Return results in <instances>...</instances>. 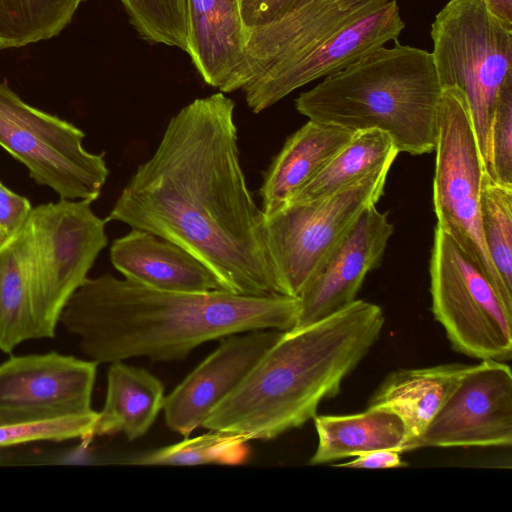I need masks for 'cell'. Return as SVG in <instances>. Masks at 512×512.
<instances>
[{
  "label": "cell",
  "instance_id": "obj_33",
  "mask_svg": "<svg viewBox=\"0 0 512 512\" xmlns=\"http://www.w3.org/2000/svg\"><path fill=\"white\" fill-rule=\"evenodd\" d=\"M406 465L407 463L401 458V452L390 449L370 451L356 456L355 459L349 462L335 464L339 467L368 469L398 468Z\"/></svg>",
  "mask_w": 512,
  "mask_h": 512
},
{
  "label": "cell",
  "instance_id": "obj_25",
  "mask_svg": "<svg viewBox=\"0 0 512 512\" xmlns=\"http://www.w3.org/2000/svg\"><path fill=\"white\" fill-rule=\"evenodd\" d=\"M85 0H0V49L57 36Z\"/></svg>",
  "mask_w": 512,
  "mask_h": 512
},
{
  "label": "cell",
  "instance_id": "obj_19",
  "mask_svg": "<svg viewBox=\"0 0 512 512\" xmlns=\"http://www.w3.org/2000/svg\"><path fill=\"white\" fill-rule=\"evenodd\" d=\"M346 128L309 120L291 134L264 173L260 188L265 218L282 210L354 137Z\"/></svg>",
  "mask_w": 512,
  "mask_h": 512
},
{
  "label": "cell",
  "instance_id": "obj_36",
  "mask_svg": "<svg viewBox=\"0 0 512 512\" xmlns=\"http://www.w3.org/2000/svg\"><path fill=\"white\" fill-rule=\"evenodd\" d=\"M3 242L2 240V237H1V231H0V244Z\"/></svg>",
  "mask_w": 512,
  "mask_h": 512
},
{
  "label": "cell",
  "instance_id": "obj_24",
  "mask_svg": "<svg viewBox=\"0 0 512 512\" xmlns=\"http://www.w3.org/2000/svg\"><path fill=\"white\" fill-rule=\"evenodd\" d=\"M398 154L387 133L378 129L358 131L288 204L328 197L383 165L393 164Z\"/></svg>",
  "mask_w": 512,
  "mask_h": 512
},
{
  "label": "cell",
  "instance_id": "obj_32",
  "mask_svg": "<svg viewBox=\"0 0 512 512\" xmlns=\"http://www.w3.org/2000/svg\"><path fill=\"white\" fill-rule=\"evenodd\" d=\"M32 208L26 197L14 193L0 182V231L3 241L25 224Z\"/></svg>",
  "mask_w": 512,
  "mask_h": 512
},
{
  "label": "cell",
  "instance_id": "obj_6",
  "mask_svg": "<svg viewBox=\"0 0 512 512\" xmlns=\"http://www.w3.org/2000/svg\"><path fill=\"white\" fill-rule=\"evenodd\" d=\"M91 203L60 198L40 204L25 223L37 339L54 338L64 307L107 246L106 220Z\"/></svg>",
  "mask_w": 512,
  "mask_h": 512
},
{
  "label": "cell",
  "instance_id": "obj_3",
  "mask_svg": "<svg viewBox=\"0 0 512 512\" xmlns=\"http://www.w3.org/2000/svg\"><path fill=\"white\" fill-rule=\"evenodd\" d=\"M384 324L380 306L356 299L320 321L283 332L201 427L271 440L303 426L322 400L340 392Z\"/></svg>",
  "mask_w": 512,
  "mask_h": 512
},
{
  "label": "cell",
  "instance_id": "obj_15",
  "mask_svg": "<svg viewBox=\"0 0 512 512\" xmlns=\"http://www.w3.org/2000/svg\"><path fill=\"white\" fill-rule=\"evenodd\" d=\"M274 329L229 335L164 398L167 426L188 437L281 337Z\"/></svg>",
  "mask_w": 512,
  "mask_h": 512
},
{
  "label": "cell",
  "instance_id": "obj_35",
  "mask_svg": "<svg viewBox=\"0 0 512 512\" xmlns=\"http://www.w3.org/2000/svg\"><path fill=\"white\" fill-rule=\"evenodd\" d=\"M371 0H336L338 8L342 11L355 9Z\"/></svg>",
  "mask_w": 512,
  "mask_h": 512
},
{
  "label": "cell",
  "instance_id": "obj_21",
  "mask_svg": "<svg viewBox=\"0 0 512 512\" xmlns=\"http://www.w3.org/2000/svg\"><path fill=\"white\" fill-rule=\"evenodd\" d=\"M110 364L105 403L93 436L123 433L132 441L148 432L163 409L164 386L144 368L124 361Z\"/></svg>",
  "mask_w": 512,
  "mask_h": 512
},
{
  "label": "cell",
  "instance_id": "obj_8",
  "mask_svg": "<svg viewBox=\"0 0 512 512\" xmlns=\"http://www.w3.org/2000/svg\"><path fill=\"white\" fill-rule=\"evenodd\" d=\"M391 166L328 197L291 203L265 218V244L279 294L299 297L360 214L380 200Z\"/></svg>",
  "mask_w": 512,
  "mask_h": 512
},
{
  "label": "cell",
  "instance_id": "obj_18",
  "mask_svg": "<svg viewBox=\"0 0 512 512\" xmlns=\"http://www.w3.org/2000/svg\"><path fill=\"white\" fill-rule=\"evenodd\" d=\"M110 260L125 279L152 289L184 293L227 291L194 255L143 230L132 229L115 239Z\"/></svg>",
  "mask_w": 512,
  "mask_h": 512
},
{
  "label": "cell",
  "instance_id": "obj_1",
  "mask_svg": "<svg viewBox=\"0 0 512 512\" xmlns=\"http://www.w3.org/2000/svg\"><path fill=\"white\" fill-rule=\"evenodd\" d=\"M234 109V101L219 91L177 112L105 220L177 244L228 292L279 294L265 244V216L241 167Z\"/></svg>",
  "mask_w": 512,
  "mask_h": 512
},
{
  "label": "cell",
  "instance_id": "obj_14",
  "mask_svg": "<svg viewBox=\"0 0 512 512\" xmlns=\"http://www.w3.org/2000/svg\"><path fill=\"white\" fill-rule=\"evenodd\" d=\"M393 232L386 212L376 205L367 207L299 295L293 329L311 325L354 302L367 274L379 266Z\"/></svg>",
  "mask_w": 512,
  "mask_h": 512
},
{
  "label": "cell",
  "instance_id": "obj_17",
  "mask_svg": "<svg viewBox=\"0 0 512 512\" xmlns=\"http://www.w3.org/2000/svg\"><path fill=\"white\" fill-rule=\"evenodd\" d=\"M186 17V53L200 77L222 93L236 91L248 36L240 0H186Z\"/></svg>",
  "mask_w": 512,
  "mask_h": 512
},
{
  "label": "cell",
  "instance_id": "obj_7",
  "mask_svg": "<svg viewBox=\"0 0 512 512\" xmlns=\"http://www.w3.org/2000/svg\"><path fill=\"white\" fill-rule=\"evenodd\" d=\"M434 151L436 225L447 232L477 265L512 313V293L501 281L482 234L480 189L485 167L465 96L456 87L442 90Z\"/></svg>",
  "mask_w": 512,
  "mask_h": 512
},
{
  "label": "cell",
  "instance_id": "obj_31",
  "mask_svg": "<svg viewBox=\"0 0 512 512\" xmlns=\"http://www.w3.org/2000/svg\"><path fill=\"white\" fill-rule=\"evenodd\" d=\"M315 0H240L243 22L247 28L268 24Z\"/></svg>",
  "mask_w": 512,
  "mask_h": 512
},
{
  "label": "cell",
  "instance_id": "obj_13",
  "mask_svg": "<svg viewBox=\"0 0 512 512\" xmlns=\"http://www.w3.org/2000/svg\"><path fill=\"white\" fill-rule=\"evenodd\" d=\"M405 27L396 0L358 16L284 66L248 82L241 90L254 113L294 90L333 74L371 51L397 40Z\"/></svg>",
  "mask_w": 512,
  "mask_h": 512
},
{
  "label": "cell",
  "instance_id": "obj_23",
  "mask_svg": "<svg viewBox=\"0 0 512 512\" xmlns=\"http://www.w3.org/2000/svg\"><path fill=\"white\" fill-rule=\"evenodd\" d=\"M35 339L24 224L0 244V350L11 353L23 342Z\"/></svg>",
  "mask_w": 512,
  "mask_h": 512
},
{
  "label": "cell",
  "instance_id": "obj_26",
  "mask_svg": "<svg viewBox=\"0 0 512 512\" xmlns=\"http://www.w3.org/2000/svg\"><path fill=\"white\" fill-rule=\"evenodd\" d=\"M246 436L228 431L210 430L203 435L140 453L128 459L137 465H200L244 463L249 456Z\"/></svg>",
  "mask_w": 512,
  "mask_h": 512
},
{
  "label": "cell",
  "instance_id": "obj_10",
  "mask_svg": "<svg viewBox=\"0 0 512 512\" xmlns=\"http://www.w3.org/2000/svg\"><path fill=\"white\" fill-rule=\"evenodd\" d=\"M84 138L74 124L27 104L0 81V146L61 199L93 202L108 178L103 154L88 151Z\"/></svg>",
  "mask_w": 512,
  "mask_h": 512
},
{
  "label": "cell",
  "instance_id": "obj_20",
  "mask_svg": "<svg viewBox=\"0 0 512 512\" xmlns=\"http://www.w3.org/2000/svg\"><path fill=\"white\" fill-rule=\"evenodd\" d=\"M471 365L441 364L391 372L370 397L368 407L394 411L405 425L402 452L411 451Z\"/></svg>",
  "mask_w": 512,
  "mask_h": 512
},
{
  "label": "cell",
  "instance_id": "obj_2",
  "mask_svg": "<svg viewBox=\"0 0 512 512\" xmlns=\"http://www.w3.org/2000/svg\"><path fill=\"white\" fill-rule=\"evenodd\" d=\"M299 307L298 297L283 294L169 292L105 273L84 281L59 323L98 364L134 357L177 361L201 344L232 334L290 331Z\"/></svg>",
  "mask_w": 512,
  "mask_h": 512
},
{
  "label": "cell",
  "instance_id": "obj_16",
  "mask_svg": "<svg viewBox=\"0 0 512 512\" xmlns=\"http://www.w3.org/2000/svg\"><path fill=\"white\" fill-rule=\"evenodd\" d=\"M387 1L371 0L342 11L336 0H315L268 24L248 28L245 61L236 90L291 62L338 28Z\"/></svg>",
  "mask_w": 512,
  "mask_h": 512
},
{
  "label": "cell",
  "instance_id": "obj_4",
  "mask_svg": "<svg viewBox=\"0 0 512 512\" xmlns=\"http://www.w3.org/2000/svg\"><path fill=\"white\" fill-rule=\"evenodd\" d=\"M441 95L432 54L395 41L302 92L295 108L309 120L354 132L381 130L399 153L422 155L435 150Z\"/></svg>",
  "mask_w": 512,
  "mask_h": 512
},
{
  "label": "cell",
  "instance_id": "obj_28",
  "mask_svg": "<svg viewBox=\"0 0 512 512\" xmlns=\"http://www.w3.org/2000/svg\"><path fill=\"white\" fill-rule=\"evenodd\" d=\"M139 37L187 50L186 0H119Z\"/></svg>",
  "mask_w": 512,
  "mask_h": 512
},
{
  "label": "cell",
  "instance_id": "obj_27",
  "mask_svg": "<svg viewBox=\"0 0 512 512\" xmlns=\"http://www.w3.org/2000/svg\"><path fill=\"white\" fill-rule=\"evenodd\" d=\"M480 215L484 242L505 288L512 293V187L481 178Z\"/></svg>",
  "mask_w": 512,
  "mask_h": 512
},
{
  "label": "cell",
  "instance_id": "obj_30",
  "mask_svg": "<svg viewBox=\"0 0 512 512\" xmlns=\"http://www.w3.org/2000/svg\"><path fill=\"white\" fill-rule=\"evenodd\" d=\"M490 176L512 187V77L502 85L490 127Z\"/></svg>",
  "mask_w": 512,
  "mask_h": 512
},
{
  "label": "cell",
  "instance_id": "obj_11",
  "mask_svg": "<svg viewBox=\"0 0 512 512\" xmlns=\"http://www.w3.org/2000/svg\"><path fill=\"white\" fill-rule=\"evenodd\" d=\"M98 363L52 351L0 364V425L93 412Z\"/></svg>",
  "mask_w": 512,
  "mask_h": 512
},
{
  "label": "cell",
  "instance_id": "obj_12",
  "mask_svg": "<svg viewBox=\"0 0 512 512\" xmlns=\"http://www.w3.org/2000/svg\"><path fill=\"white\" fill-rule=\"evenodd\" d=\"M512 372L508 364L471 365L412 450L423 447H510Z\"/></svg>",
  "mask_w": 512,
  "mask_h": 512
},
{
  "label": "cell",
  "instance_id": "obj_29",
  "mask_svg": "<svg viewBox=\"0 0 512 512\" xmlns=\"http://www.w3.org/2000/svg\"><path fill=\"white\" fill-rule=\"evenodd\" d=\"M98 412L0 425V448L38 441L90 439Z\"/></svg>",
  "mask_w": 512,
  "mask_h": 512
},
{
  "label": "cell",
  "instance_id": "obj_22",
  "mask_svg": "<svg viewBox=\"0 0 512 512\" xmlns=\"http://www.w3.org/2000/svg\"><path fill=\"white\" fill-rule=\"evenodd\" d=\"M318 436L310 465L330 463L374 450L390 449L402 453L405 425L399 415L383 407H368L351 415H316Z\"/></svg>",
  "mask_w": 512,
  "mask_h": 512
},
{
  "label": "cell",
  "instance_id": "obj_5",
  "mask_svg": "<svg viewBox=\"0 0 512 512\" xmlns=\"http://www.w3.org/2000/svg\"><path fill=\"white\" fill-rule=\"evenodd\" d=\"M431 52L442 90L465 96L485 171L490 175V127L500 89L512 77V26L483 0H450L431 25Z\"/></svg>",
  "mask_w": 512,
  "mask_h": 512
},
{
  "label": "cell",
  "instance_id": "obj_9",
  "mask_svg": "<svg viewBox=\"0 0 512 512\" xmlns=\"http://www.w3.org/2000/svg\"><path fill=\"white\" fill-rule=\"evenodd\" d=\"M432 313L453 350L479 360L512 357V313L483 272L436 225L429 262Z\"/></svg>",
  "mask_w": 512,
  "mask_h": 512
},
{
  "label": "cell",
  "instance_id": "obj_34",
  "mask_svg": "<svg viewBox=\"0 0 512 512\" xmlns=\"http://www.w3.org/2000/svg\"><path fill=\"white\" fill-rule=\"evenodd\" d=\"M488 10L500 21L512 26V0H483Z\"/></svg>",
  "mask_w": 512,
  "mask_h": 512
}]
</instances>
